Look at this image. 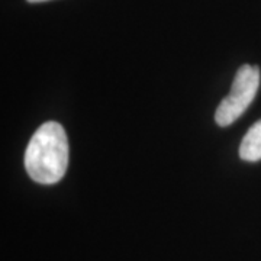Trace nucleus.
Here are the masks:
<instances>
[{
    "mask_svg": "<svg viewBox=\"0 0 261 261\" xmlns=\"http://www.w3.org/2000/svg\"><path fill=\"white\" fill-rule=\"evenodd\" d=\"M68 166V141L64 128L57 122L41 125L25 151L29 177L41 185H54L64 177Z\"/></svg>",
    "mask_w": 261,
    "mask_h": 261,
    "instance_id": "obj_1",
    "label": "nucleus"
},
{
    "mask_svg": "<svg viewBox=\"0 0 261 261\" xmlns=\"http://www.w3.org/2000/svg\"><path fill=\"white\" fill-rule=\"evenodd\" d=\"M260 87V70L245 64L238 68L229 94L218 106L215 121L219 126H229L251 105Z\"/></svg>",
    "mask_w": 261,
    "mask_h": 261,
    "instance_id": "obj_2",
    "label": "nucleus"
},
{
    "mask_svg": "<svg viewBox=\"0 0 261 261\" xmlns=\"http://www.w3.org/2000/svg\"><path fill=\"white\" fill-rule=\"evenodd\" d=\"M240 157L244 161L261 160V119L255 122L245 134L240 147Z\"/></svg>",
    "mask_w": 261,
    "mask_h": 261,
    "instance_id": "obj_3",
    "label": "nucleus"
},
{
    "mask_svg": "<svg viewBox=\"0 0 261 261\" xmlns=\"http://www.w3.org/2000/svg\"><path fill=\"white\" fill-rule=\"evenodd\" d=\"M29 3H41V2H48V0H27Z\"/></svg>",
    "mask_w": 261,
    "mask_h": 261,
    "instance_id": "obj_4",
    "label": "nucleus"
}]
</instances>
